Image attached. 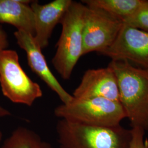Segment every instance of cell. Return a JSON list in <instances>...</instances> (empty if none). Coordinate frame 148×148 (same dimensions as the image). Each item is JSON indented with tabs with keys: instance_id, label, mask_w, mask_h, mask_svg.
Returning <instances> with one entry per match:
<instances>
[{
	"instance_id": "cell-1",
	"label": "cell",
	"mask_w": 148,
	"mask_h": 148,
	"mask_svg": "<svg viewBox=\"0 0 148 148\" xmlns=\"http://www.w3.org/2000/svg\"><path fill=\"white\" fill-rule=\"evenodd\" d=\"M116 76L120 103L132 127L148 131V70L126 60L109 64Z\"/></svg>"
},
{
	"instance_id": "cell-2",
	"label": "cell",
	"mask_w": 148,
	"mask_h": 148,
	"mask_svg": "<svg viewBox=\"0 0 148 148\" xmlns=\"http://www.w3.org/2000/svg\"><path fill=\"white\" fill-rule=\"evenodd\" d=\"M60 148H128L131 130L101 127L60 119L56 125Z\"/></svg>"
},
{
	"instance_id": "cell-3",
	"label": "cell",
	"mask_w": 148,
	"mask_h": 148,
	"mask_svg": "<svg viewBox=\"0 0 148 148\" xmlns=\"http://www.w3.org/2000/svg\"><path fill=\"white\" fill-rule=\"evenodd\" d=\"M85 10L84 3L73 1L60 22L62 30L52 64L63 79L70 78L75 65L83 56Z\"/></svg>"
},
{
	"instance_id": "cell-4",
	"label": "cell",
	"mask_w": 148,
	"mask_h": 148,
	"mask_svg": "<svg viewBox=\"0 0 148 148\" xmlns=\"http://www.w3.org/2000/svg\"><path fill=\"white\" fill-rule=\"evenodd\" d=\"M54 114L60 119L97 127H116L126 118L120 103L102 98L73 97L69 103L56 107Z\"/></svg>"
},
{
	"instance_id": "cell-5",
	"label": "cell",
	"mask_w": 148,
	"mask_h": 148,
	"mask_svg": "<svg viewBox=\"0 0 148 148\" xmlns=\"http://www.w3.org/2000/svg\"><path fill=\"white\" fill-rule=\"evenodd\" d=\"M0 85L3 95L16 104L30 106L43 95L40 85L22 68L14 50L0 51Z\"/></svg>"
},
{
	"instance_id": "cell-6",
	"label": "cell",
	"mask_w": 148,
	"mask_h": 148,
	"mask_svg": "<svg viewBox=\"0 0 148 148\" xmlns=\"http://www.w3.org/2000/svg\"><path fill=\"white\" fill-rule=\"evenodd\" d=\"M122 26L121 21L105 11L85 5L83 56L92 52L100 54L110 47Z\"/></svg>"
},
{
	"instance_id": "cell-7",
	"label": "cell",
	"mask_w": 148,
	"mask_h": 148,
	"mask_svg": "<svg viewBox=\"0 0 148 148\" xmlns=\"http://www.w3.org/2000/svg\"><path fill=\"white\" fill-rule=\"evenodd\" d=\"M100 54L112 60H126L148 70V32L123 24L114 42Z\"/></svg>"
},
{
	"instance_id": "cell-8",
	"label": "cell",
	"mask_w": 148,
	"mask_h": 148,
	"mask_svg": "<svg viewBox=\"0 0 148 148\" xmlns=\"http://www.w3.org/2000/svg\"><path fill=\"white\" fill-rule=\"evenodd\" d=\"M14 35L19 47L26 52L28 65L32 71L58 95L63 104L70 102L73 96L65 90L51 71L42 49L36 42L34 36L22 30H16Z\"/></svg>"
},
{
	"instance_id": "cell-9",
	"label": "cell",
	"mask_w": 148,
	"mask_h": 148,
	"mask_svg": "<svg viewBox=\"0 0 148 148\" xmlns=\"http://www.w3.org/2000/svg\"><path fill=\"white\" fill-rule=\"evenodd\" d=\"M72 95L79 99L102 98L120 103L118 83L114 70L109 66L87 70Z\"/></svg>"
},
{
	"instance_id": "cell-10",
	"label": "cell",
	"mask_w": 148,
	"mask_h": 148,
	"mask_svg": "<svg viewBox=\"0 0 148 148\" xmlns=\"http://www.w3.org/2000/svg\"><path fill=\"white\" fill-rule=\"evenodd\" d=\"M71 0H54L41 5L33 1L30 5L35 21L34 38L42 49L47 47L54 27L60 23Z\"/></svg>"
},
{
	"instance_id": "cell-11",
	"label": "cell",
	"mask_w": 148,
	"mask_h": 148,
	"mask_svg": "<svg viewBox=\"0 0 148 148\" xmlns=\"http://www.w3.org/2000/svg\"><path fill=\"white\" fill-rule=\"evenodd\" d=\"M32 1L0 0V23L10 24L34 36V16L30 5Z\"/></svg>"
},
{
	"instance_id": "cell-12",
	"label": "cell",
	"mask_w": 148,
	"mask_h": 148,
	"mask_svg": "<svg viewBox=\"0 0 148 148\" xmlns=\"http://www.w3.org/2000/svg\"><path fill=\"white\" fill-rule=\"evenodd\" d=\"M145 0H84L88 7L103 10L122 21L132 16L145 3Z\"/></svg>"
},
{
	"instance_id": "cell-13",
	"label": "cell",
	"mask_w": 148,
	"mask_h": 148,
	"mask_svg": "<svg viewBox=\"0 0 148 148\" xmlns=\"http://www.w3.org/2000/svg\"><path fill=\"white\" fill-rule=\"evenodd\" d=\"M0 148H53L33 130L19 127L14 130Z\"/></svg>"
},
{
	"instance_id": "cell-14",
	"label": "cell",
	"mask_w": 148,
	"mask_h": 148,
	"mask_svg": "<svg viewBox=\"0 0 148 148\" xmlns=\"http://www.w3.org/2000/svg\"><path fill=\"white\" fill-rule=\"evenodd\" d=\"M122 23L123 24L148 32V1L132 16H130Z\"/></svg>"
},
{
	"instance_id": "cell-15",
	"label": "cell",
	"mask_w": 148,
	"mask_h": 148,
	"mask_svg": "<svg viewBox=\"0 0 148 148\" xmlns=\"http://www.w3.org/2000/svg\"><path fill=\"white\" fill-rule=\"evenodd\" d=\"M132 139L128 148H148V139L145 138V131L140 127H132Z\"/></svg>"
},
{
	"instance_id": "cell-16",
	"label": "cell",
	"mask_w": 148,
	"mask_h": 148,
	"mask_svg": "<svg viewBox=\"0 0 148 148\" xmlns=\"http://www.w3.org/2000/svg\"><path fill=\"white\" fill-rule=\"evenodd\" d=\"M8 46V40L7 34L0 26V51L6 49Z\"/></svg>"
},
{
	"instance_id": "cell-17",
	"label": "cell",
	"mask_w": 148,
	"mask_h": 148,
	"mask_svg": "<svg viewBox=\"0 0 148 148\" xmlns=\"http://www.w3.org/2000/svg\"><path fill=\"white\" fill-rule=\"evenodd\" d=\"M11 115V113L9 111L4 109L3 108L0 106V116H5Z\"/></svg>"
},
{
	"instance_id": "cell-18",
	"label": "cell",
	"mask_w": 148,
	"mask_h": 148,
	"mask_svg": "<svg viewBox=\"0 0 148 148\" xmlns=\"http://www.w3.org/2000/svg\"><path fill=\"white\" fill-rule=\"evenodd\" d=\"M2 138V132H1V129H0V143H1V142Z\"/></svg>"
}]
</instances>
